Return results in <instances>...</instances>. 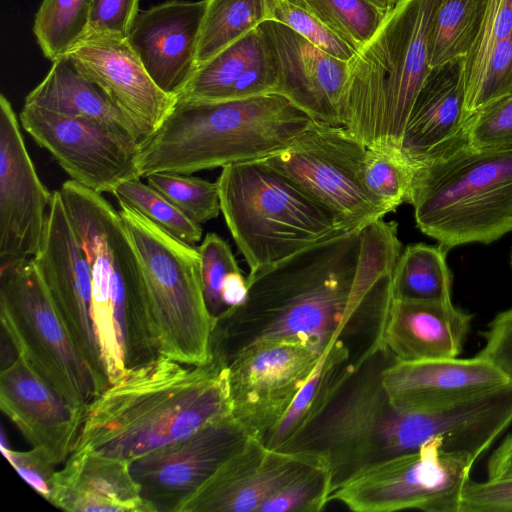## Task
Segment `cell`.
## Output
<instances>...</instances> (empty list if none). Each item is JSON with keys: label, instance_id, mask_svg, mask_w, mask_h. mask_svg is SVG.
Masks as SVG:
<instances>
[{"label": "cell", "instance_id": "6da1fadb", "mask_svg": "<svg viewBox=\"0 0 512 512\" xmlns=\"http://www.w3.org/2000/svg\"><path fill=\"white\" fill-rule=\"evenodd\" d=\"M363 229L340 233L248 275L246 301L213 326L212 357L227 365L246 348L282 340L323 354L343 339Z\"/></svg>", "mask_w": 512, "mask_h": 512}, {"label": "cell", "instance_id": "7a4b0ae2", "mask_svg": "<svg viewBox=\"0 0 512 512\" xmlns=\"http://www.w3.org/2000/svg\"><path fill=\"white\" fill-rule=\"evenodd\" d=\"M231 415L225 363L212 357L188 365L160 355L126 369L88 404L76 448L131 462Z\"/></svg>", "mask_w": 512, "mask_h": 512}, {"label": "cell", "instance_id": "3957f363", "mask_svg": "<svg viewBox=\"0 0 512 512\" xmlns=\"http://www.w3.org/2000/svg\"><path fill=\"white\" fill-rule=\"evenodd\" d=\"M394 359L374 340L334 367L302 427L277 450L320 456L330 468L333 491L374 464L420 448L417 411L397 406L382 382L383 369Z\"/></svg>", "mask_w": 512, "mask_h": 512}, {"label": "cell", "instance_id": "277c9868", "mask_svg": "<svg viewBox=\"0 0 512 512\" xmlns=\"http://www.w3.org/2000/svg\"><path fill=\"white\" fill-rule=\"evenodd\" d=\"M312 121L278 94L223 101L176 98L161 126L141 142L138 175H191L259 160L288 147Z\"/></svg>", "mask_w": 512, "mask_h": 512}, {"label": "cell", "instance_id": "5b68a950", "mask_svg": "<svg viewBox=\"0 0 512 512\" xmlns=\"http://www.w3.org/2000/svg\"><path fill=\"white\" fill-rule=\"evenodd\" d=\"M59 192L90 264L94 319L113 382L161 355L144 277L119 211L73 180Z\"/></svg>", "mask_w": 512, "mask_h": 512}, {"label": "cell", "instance_id": "8992f818", "mask_svg": "<svg viewBox=\"0 0 512 512\" xmlns=\"http://www.w3.org/2000/svg\"><path fill=\"white\" fill-rule=\"evenodd\" d=\"M440 0H399L348 61L344 128L369 147L400 148L415 99L431 71L429 43Z\"/></svg>", "mask_w": 512, "mask_h": 512}, {"label": "cell", "instance_id": "52a82bcc", "mask_svg": "<svg viewBox=\"0 0 512 512\" xmlns=\"http://www.w3.org/2000/svg\"><path fill=\"white\" fill-rule=\"evenodd\" d=\"M414 166L417 227L446 250L490 244L512 231V147L465 144Z\"/></svg>", "mask_w": 512, "mask_h": 512}, {"label": "cell", "instance_id": "ba28073f", "mask_svg": "<svg viewBox=\"0 0 512 512\" xmlns=\"http://www.w3.org/2000/svg\"><path fill=\"white\" fill-rule=\"evenodd\" d=\"M221 213L249 274L344 231L333 214L262 160L222 168Z\"/></svg>", "mask_w": 512, "mask_h": 512}, {"label": "cell", "instance_id": "9c48e42d", "mask_svg": "<svg viewBox=\"0 0 512 512\" xmlns=\"http://www.w3.org/2000/svg\"><path fill=\"white\" fill-rule=\"evenodd\" d=\"M118 203L144 277L160 354L188 365L209 362L213 321L203 298L198 249Z\"/></svg>", "mask_w": 512, "mask_h": 512}, {"label": "cell", "instance_id": "30bf717a", "mask_svg": "<svg viewBox=\"0 0 512 512\" xmlns=\"http://www.w3.org/2000/svg\"><path fill=\"white\" fill-rule=\"evenodd\" d=\"M0 318L16 354L67 401L87 407L98 396L33 258L1 262Z\"/></svg>", "mask_w": 512, "mask_h": 512}, {"label": "cell", "instance_id": "8fae6325", "mask_svg": "<svg viewBox=\"0 0 512 512\" xmlns=\"http://www.w3.org/2000/svg\"><path fill=\"white\" fill-rule=\"evenodd\" d=\"M366 148L344 127L313 120L288 147L260 160L330 211L344 231H351L387 214L363 182Z\"/></svg>", "mask_w": 512, "mask_h": 512}, {"label": "cell", "instance_id": "7c38bea8", "mask_svg": "<svg viewBox=\"0 0 512 512\" xmlns=\"http://www.w3.org/2000/svg\"><path fill=\"white\" fill-rule=\"evenodd\" d=\"M474 463L434 439L357 473L331 492L329 502L355 512H459Z\"/></svg>", "mask_w": 512, "mask_h": 512}, {"label": "cell", "instance_id": "4fadbf2b", "mask_svg": "<svg viewBox=\"0 0 512 512\" xmlns=\"http://www.w3.org/2000/svg\"><path fill=\"white\" fill-rule=\"evenodd\" d=\"M20 122L71 180L97 193L113 194L124 180L139 177L141 143L109 125L32 104H24Z\"/></svg>", "mask_w": 512, "mask_h": 512}, {"label": "cell", "instance_id": "5bb4252c", "mask_svg": "<svg viewBox=\"0 0 512 512\" xmlns=\"http://www.w3.org/2000/svg\"><path fill=\"white\" fill-rule=\"evenodd\" d=\"M33 259L101 394L110 383L94 319L91 268L59 190L52 192L42 242Z\"/></svg>", "mask_w": 512, "mask_h": 512}, {"label": "cell", "instance_id": "9a60e30c", "mask_svg": "<svg viewBox=\"0 0 512 512\" xmlns=\"http://www.w3.org/2000/svg\"><path fill=\"white\" fill-rule=\"evenodd\" d=\"M323 354L295 340L261 343L237 353L227 364L232 416L249 435L262 439L281 420Z\"/></svg>", "mask_w": 512, "mask_h": 512}, {"label": "cell", "instance_id": "2e32d148", "mask_svg": "<svg viewBox=\"0 0 512 512\" xmlns=\"http://www.w3.org/2000/svg\"><path fill=\"white\" fill-rule=\"evenodd\" d=\"M249 436L231 415L134 459L130 472L155 512H177Z\"/></svg>", "mask_w": 512, "mask_h": 512}, {"label": "cell", "instance_id": "e0dca14e", "mask_svg": "<svg viewBox=\"0 0 512 512\" xmlns=\"http://www.w3.org/2000/svg\"><path fill=\"white\" fill-rule=\"evenodd\" d=\"M52 192L43 185L26 149L16 114L0 95V260L38 252Z\"/></svg>", "mask_w": 512, "mask_h": 512}, {"label": "cell", "instance_id": "ac0fdd59", "mask_svg": "<svg viewBox=\"0 0 512 512\" xmlns=\"http://www.w3.org/2000/svg\"><path fill=\"white\" fill-rule=\"evenodd\" d=\"M323 460L268 448L255 436L230 456L177 512H258L272 495Z\"/></svg>", "mask_w": 512, "mask_h": 512}, {"label": "cell", "instance_id": "d6986e66", "mask_svg": "<svg viewBox=\"0 0 512 512\" xmlns=\"http://www.w3.org/2000/svg\"><path fill=\"white\" fill-rule=\"evenodd\" d=\"M277 74L274 94L288 99L312 120L344 127L348 61L328 54L286 25H259Z\"/></svg>", "mask_w": 512, "mask_h": 512}, {"label": "cell", "instance_id": "ffe728a7", "mask_svg": "<svg viewBox=\"0 0 512 512\" xmlns=\"http://www.w3.org/2000/svg\"><path fill=\"white\" fill-rule=\"evenodd\" d=\"M66 56L136 122L146 139L176 102L155 84L125 37L87 33Z\"/></svg>", "mask_w": 512, "mask_h": 512}, {"label": "cell", "instance_id": "44dd1931", "mask_svg": "<svg viewBox=\"0 0 512 512\" xmlns=\"http://www.w3.org/2000/svg\"><path fill=\"white\" fill-rule=\"evenodd\" d=\"M0 408L55 465L75 450L87 410L67 401L18 355L1 370Z\"/></svg>", "mask_w": 512, "mask_h": 512}, {"label": "cell", "instance_id": "7402d4cb", "mask_svg": "<svg viewBox=\"0 0 512 512\" xmlns=\"http://www.w3.org/2000/svg\"><path fill=\"white\" fill-rule=\"evenodd\" d=\"M207 0H168L139 11L127 36L155 84L177 97L195 73Z\"/></svg>", "mask_w": 512, "mask_h": 512}, {"label": "cell", "instance_id": "603a6c76", "mask_svg": "<svg viewBox=\"0 0 512 512\" xmlns=\"http://www.w3.org/2000/svg\"><path fill=\"white\" fill-rule=\"evenodd\" d=\"M382 382L391 400L410 411L451 407L511 383L497 366L479 355L466 359H394L383 369Z\"/></svg>", "mask_w": 512, "mask_h": 512}, {"label": "cell", "instance_id": "cb8c5ba5", "mask_svg": "<svg viewBox=\"0 0 512 512\" xmlns=\"http://www.w3.org/2000/svg\"><path fill=\"white\" fill-rule=\"evenodd\" d=\"M463 59L431 69L409 114L400 149L413 165L434 160L467 144Z\"/></svg>", "mask_w": 512, "mask_h": 512}, {"label": "cell", "instance_id": "d4e9b609", "mask_svg": "<svg viewBox=\"0 0 512 512\" xmlns=\"http://www.w3.org/2000/svg\"><path fill=\"white\" fill-rule=\"evenodd\" d=\"M473 315L451 300L427 301L392 296L375 340L396 360L456 358L471 328Z\"/></svg>", "mask_w": 512, "mask_h": 512}, {"label": "cell", "instance_id": "484cf974", "mask_svg": "<svg viewBox=\"0 0 512 512\" xmlns=\"http://www.w3.org/2000/svg\"><path fill=\"white\" fill-rule=\"evenodd\" d=\"M49 503L70 512H155L142 497L130 462L76 448L55 472Z\"/></svg>", "mask_w": 512, "mask_h": 512}, {"label": "cell", "instance_id": "4316f807", "mask_svg": "<svg viewBox=\"0 0 512 512\" xmlns=\"http://www.w3.org/2000/svg\"><path fill=\"white\" fill-rule=\"evenodd\" d=\"M276 86L274 63L258 26L198 66L176 98L237 100L274 94Z\"/></svg>", "mask_w": 512, "mask_h": 512}, {"label": "cell", "instance_id": "83f0119b", "mask_svg": "<svg viewBox=\"0 0 512 512\" xmlns=\"http://www.w3.org/2000/svg\"><path fill=\"white\" fill-rule=\"evenodd\" d=\"M24 104L109 125L140 143L146 139L136 122L100 86L84 77L66 55L53 61Z\"/></svg>", "mask_w": 512, "mask_h": 512}, {"label": "cell", "instance_id": "f1b7e54d", "mask_svg": "<svg viewBox=\"0 0 512 512\" xmlns=\"http://www.w3.org/2000/svg\"><path fill=\"white\" fill-rule=\"evenodd\" d=\"M448 250L441 245H408L392 273V292L397 298L451 300L453 274L446 263Z\"/></svg>", "mask_w": 512, "mask_h": 512}, {"label": "cell", "instance_id": "f546056e", "mask_svg": "<svg viewBox=\"0 0 512 512\" xmlns=\"http://www.w3.org/2000/svg\"><path fill=\"white\" fill-rule=\"evenodd\" d=\"M197 249L203 298L214 326L222 315L246 301L247 277L228 243L216 233H208Z\"/></svg>", "mask_w": 512, "mask_h": 512}, {"label": "cell", "instance_id": "4dcf8cb0", "mask_svg": "<svg viewBox=\"0 0 512 512\" xmlns=\"http://www.w3.org/2000/svg\"><path fill=\"white\" fill-rule=\"evenodd\" d=\"M271 4L272 0H207L197 65L270 20Z\"/></svg>", "mask_w": 512, "mask_h": 512}, {"label": "cell", "instance_id": "1f68e13d", "mask_svg": "<svg viewBox=\"0 0 512 512\" xmlns=\"http://www.w3.org/2000/svg\"><path fill=\"white\" fill-rule=\"evenodd\" d=\"M486 0H440L429 43L431 68L464 58L481 26Z\"/></svg>", "mask_w": 512, "mask_h": 512}, {"label": "cell", "instance_id": "d6a6232c", "mask_svg": "<svg viewBox=\"0 0 512 512\" xmlns=\"http://www.w3.org/2000/svg\"><path fill=\"white\" fill-rule=\"evenodd\" d=\"M356 52L376 33L392 9L388 0H295Z\"/></svg>", "mask_w": 512, "mask_h": 512}, {"label": "cell", "instance_id": "836d02e7", "mask_svg": "<svg viewBox=\"0 0 512 512\" xmlns=\"http://www.w3.org/2000/svg\"><path fill=\"white\" fill-rule=\"evenodd\" d=\"M413 175L414 166L399 147L378 143L366 148L362 163L363 182L387 213L409 203Z\"/></svg>", "mask_w": 512, "mask_h": 512}, {"label": "cell", "instance_id": "e575fe53", "mask_svg": "<svg viewBox=\"0 0 512 512\" xmlns=\"http://www.w3.org/2000/svg\"><path fill=\"white\" fill-rule=\"evenodd\" d=\"M93 0H42L33 31L52 62L66 55L87 33Z\"/></svg>", "mask_w": 512, "mask_h": 512}, {"label": "cell", "instance_id": "d590c367", "mask_svg": "<svg viewBox=\"0 0 512 512\" xmlns=\"http://www.w3.org/2000/svg\"><path fill=\"white\" fill-rule=\"evenodd\" d=\"M140 179L134 177L121 182L113 192L115 198L181 242L190 246L197 244L202 237L201 225L190 220L160 192Z\"/></svg>", "mask_w": 512, "mask_h": 512}, {"label": "cell", "instance_id": "8d00e7d4", "mask_svg": "<svg viewBox=\"0 0 512 512\" xmlns=\"http://www.w3.org/2000/svg\"><path fill=\"white\" fill-rule=\"evenodd\" d=\"M350 359V350L345 341L340 339L330 346L281 420L261 439L268 448L280 449L297 433L319 400L332 368Z\"/></svg>", "mask_w": 512, "mask_h": 512}, {"label": "cell", "instance_id": "74e56055", "mask_svg": "<svg viewBox=\"0 0 512 512\" xmlns=\"http://www.w3.org/2000/svg\"><path fill=\"white\" fill-rule=\"evenodd\" d=\"M146 180L196 224H204L221 212L217 181L173 172L152 173Z\"/></svg>", "mask_w": 512, "mask_h": 512}, {"label": "cell", "instance_id": "f35d334b", "mask_svg": "<svg viewBox=\"0 0 512 512\" xmlns=\"http://www.w3.org/2000/svg\"><path fill=\"white\" fill-rule=\"evenodd\" d=\"M331 492L330 468L320 461L267 499L258 512H320Z\"/></svg>", "mask_w": 512, "mask_h": 512}, {"label": "cell", "instance_id": "ab89813d", "mask_svg": "<svg viewBox=\"0 0 512 512\" xmlns=\"http://www.w3.org/2000/svg\"><path fill=\"white\" fill-rule=\"evenodd\" d=\"M280 22L328 54L349 61L356 51L295 0H272L271 19Z\"/></svg>", "mask_w": 512, "mask_h": 512}, {"label": "cell", "instance_id": "60d3db41", "mask_svg": "<svg viewBox=\"0 0 512 512\" xmlns=\"http://www.w3.org/2000/svg\"><path fill=\"white\" fill-rule=\"evenodd\" d=\"M467 143L477 149L512 147V94L470 117Z\"/></svg>", "mask_w": 512, "mask_h": 512}, {"label": "cell", "instance_id": "b9f144b4", "mask_svg": "<svg viewBox=\"0 0 512 512\" xmlns=\"http://www.w3.org/2000/svg\"><path fill=\"white\" fill-rule=\"evenodd\" d=\"M459 512H512V477L484 482L469 479L462 491Z\"/></svg>", "mask_w": 512, "mask_h": 512}, {"label": "cell", "instance_id": "7bdbcfd3", "mask_svg": "<svg viewBox=\"0 0 512 512\" xmlns=\"http://www.w3.org/2000/svg\"><path fill=\"white\" fill-rule=\"evenodd\" d=\"M139 3L140 0H93L87 33L127 38L140 11Z\"/></svg>", "mask_w": 512, "mask_h": 512}, {"label": "cell", "instance_id": "ee69618b", "mask_svg": "<svg viewBox=\"0 0 512 512\" xmlns=\"http://www.w3.org/2000/svg\"><path fill=\"white\" fill-rule=\"evenodd\" d=\"M6 458L10 461L21 477L45 500L49 502L53 491L55 464L40 449L15 451L1 447Z\"/></svg>", "mask_w": 512, "mask_h": 512}, {"label": "cell", "instance_id": "f6af8a7d", "mask_svg": "<svg viewBox=\"0 0 512 512\" xmlns=\"http://www.w3.org/2000/svg\"><path fill=\"white\" fill-rule=\"evenodd\" d=\"M482 335L485 343L477 355L492 362L512 383V307L497 314Z\"/></svg>", "mask_w": 512, "mask_h": 512}, {"label": "cell", "instance_id": "bcb514c9", "mask_svg": "<svg viewBox=\"0 0 512 512\" xmlns=\"http://www.w3.org/2000/svg\"><path fill=\"white\" fill-rule=\"evenodd\" d=\"M488 479L512 477V433L491 454L487 464Z\"/></svg>", "mask_w": 512, "mask_h": 512}, {"label": "cell", "instance_id": "7dc6e473", "mask_svg": "<svg viewBox=\"0 0 512 512\" xmlns=\"http://www.w3.org/2000/svg\"><path fill=\"white\" fill-rule=\"evenodd\" d=\"M392 5H395L399 0H388Z\"/></svg>", "mask_w": 512, "mask_h": 512}]
</instances>
